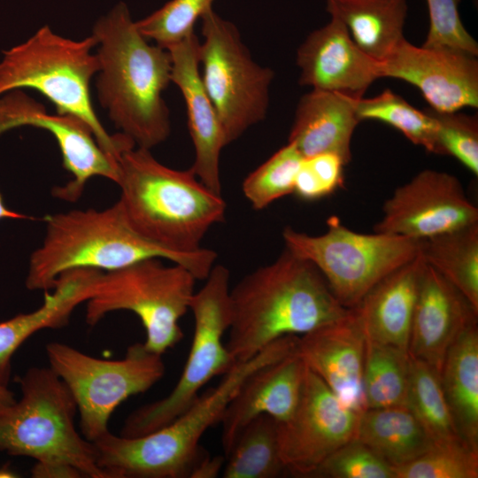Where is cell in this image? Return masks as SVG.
<instances>
[{"label": "cell", "instance_id": "obj_1", "mask_svg": "<svg viewBox=\"0 0 478 478\" xmlns=\"http://www.w3.org/2000/svg\"><path fill=\"white\" fill-rule=\"evenodd\" d=\"M229 299L226 346L235 363L253 358L277 339L301 336L350 311L312 262L286 248L230 289Z\"/></svg>", "mask_w": 478, "mask_h": 478}, {"label": "cell", "instance_id": "obj_2", "mask_svg": "<svg viewBox=\"0 0 478 478\" xmlns=\"http://www.w3.org/2000/svg\"><path fill=\"white\" fill-rule=\"evenodd\" d=\"M92 35L97 42L100 104L135 146L151 150L171 133L169 111L162 97L172 82L170 52L149 42L123 2L96 20Z\"/></svg>", "mask_w": 478, "mask_h": 478}, {"label": "cell", "instance_id": "obj_3", "mask_svg": "<svg viewBox=\"0 0 478 478\" xmlns=\"http://www.w3.org/2000/svg\"><path fill=\"white\" fill-rule=\"evenodd\" d=\"M297 336L286 335L253 358L235 363L215 387L199 395L169 424L149 434L126 437L110 431L92 442L96 461L106 478H191L209 454L199 443L223 413L245 378L257 368L297 350Z\"/></svg>", "mask_w": 478, "mask_h": 478}, {"label": "cell", "instance_id": "obj_4", "mask_svg": "<svg viewBox=\"0 0 478 478\" xmlns=\"http://www.w3.org/2000/svg\"><path fill=\"white\" fill-rule=\"evenodd\" d=\"M45 220V236L29 258L26 286L30 290H50L69 270L110 272L150 258L170 260L197 280H205L218 257L204 247L193 255H181L150 242L129 225L118 201L105 209H75Z\"/></svg>", "mask_w": 478, "mask_h": 478}, {"label": "cell", "instance_id": "obj_5", "mask_svg": "<svg viewBox=\"0 0 478 478\" xmlns=\"http://www.w3.org/2000/svg\"><path fill=\"white\" fill-rule=\"evenodd\" d=\"M120 197L129 225L150 242L181 255L204 247L210 228L223 222L227 204L191 168L168 167L150 150L133 147L118 159Z\"/></svg>", "mask_w": 478, "mask_h": 478}, {"label": "cell", "instance_id": "obj_6", "mask_svg": "<svg viewBox=\"0 0 478 478\" xmlns=\"http://www.w3.org/2000/svg\"><path fill=\"white\" fill-rule=\"evenodd\" d=\"M96 43L92 35L76 41L43 26L25 42L4 52L0 96L22 88L39 91L55 104L58 114L85 121L101 149L118 160L135 144L120 132L110 135L92 106L89 84L100 67L92 52Z\"/></svg>", "mask_w": 478, "mask_h": 478}, {"label": "cell", "instance_id": "obj_7", "mask_svg": "<svg viewBox=\"0 0 478 478\" xmlns=\"http://www.w3.org/2000/svg\"><path fill=\"white\" fill-rule=\"evenodd\" d=\"M18 382L19 399L0 416V451L66 463L83 477L106 478L93 443L75 428L76 404L57 374L50 366H33Z\"/></svg>", "mask_w": 478, "mask_h": 478}, {"label": "cell", "instance_id": "obj_8", "mask_svg": "<svg viewBox=\"0 0 478 478\" xmlns=\"http://www.w3.org/2000/svg\"><path fill=\"white\" fill-rule=\"evenodd\" d=\"M146 258L102 272L86 302V322L94 326L108 313L129 311L145 330L144 346L163 355L183 338L180 320L189 311L197 279L185 267Z\"/></svg>", "mask_w": 478, "mask_h": 478}, {"label": "cell", "instance_id": "obj_9", "mask_svg": "<svg viewBox=\"0 0 478 478\" xmlns=\"http://www.w3.org/2000/svg\"><path fill=\"white\" fill-rule=\"evenodd\" d=\"M327 231L311 235L286 227L285 248L312 262L338 302L356 307L366 293L388 274L416 258L422 240L378 233L362 234L327 220Z\"/></svg>", "mask_w": 478, "mask_h": 478}, {"label": "cell", "instance_id": "obj_10", "mask_svg": "<svg viewBox=\"0 0 478 478\" xmlns=\"http://www.w3.org/2000/svg\"><path fill=\"white\" fill-rule=\"evenodd\" d=\"M229 277L225 266L214 265L204 286L195 291L189 305L193 337L177 383L166 397L132 412L120 436H140L169 424L192 405L209 381L235 365L223 343L231 321Z\"/></svg>", "mask_w": 478, "mask_h": 478}, {"label": "cell", "instance_id": "obj_11", "mask_svg": "<svg viewBox=\"0 0 478 478\" xmlns=\"http://www.w3.org/2000/svg\"><path fill=\"white\" fill-rule=\"evenodd\" d=\"M49 366L63 381L77 406L81 435L94 442L108 433L109 420L126 399L150 389L165 374L162 355L143 343L127 349L120 359H103L68 344L45 346Z\"/></svg>", "mask_w": 478, "mask_h": 478}, {"label": "cell", "instance_id": "obj_12", "mask_svg": "<svg viewBox=\"0 0 478 478\" xmlns=\"http://www.w3.org/2000/svg\"><path fill=\"white\" fill-rule=\"evenodd\" d=\"M200 19L201 79L228 145L266 117L274 73L253 60L234 23L212 8Z\"/></svg>", "mask_w": 478, "mask_h": 478}, {"label": "cell", "instance_id": "obj_13", "mask_svg": "<svg viewBox=\"0 0 478 478\" xmlns=\"http://www.w3.org/2000/svg\"><path fill=\"white\" fill-rule=\"evenodd\" d=\"M360 414L344 405L306 366L293 413L285 421L277 422L280 454L288 473L306 477L336 450L355 439Z\"/></svg>", "mask_w": 478, "mask_h": 478}, {"label": "cell", "instance_id": "obj_14", "mask_svg": "<svg viewBox=\"0 0 478 478\" xmlns=\"http://www.w3.org/2000/svg\"><path fill=\"white\" fill-rule=\"evenodd\" d=\"M374 232L424 240L478 222V209L453 174L417 173L386 200Z\"/></svg>", "mask_w": 478, "mask_h": 478}, {"label": "cell", "instance_id": "obj_15", "mask_svg": "<svg viewBox=\"0 0 478 478\" xmlns=\"http://www.w3.org/2000/svg\"><path fill=\"white\" fill-rule=\"evenodd\" d=\"M0 97V134L20 126H33L49 131L56 139L65 168L73 177L55 188V197L78 200L89 180L104 177L117 183L118 161L104 152L85 121L69 114H49L44 106L22 91L14 89Z\"/></svg>", "mask_w": 478, "mask_h": 478}, {"label": "cell", "instance_id": "obj_16", "mask_svg": "<svg viewBox=\"0 0 478 478\" xmlns=\"http://www.w3.org/2000/svg\"><path fill=\"white\" fill-rule=\"evenodd\" d=\"M379 72L381 78L402 80L418 88L436 112L478 106V61L468 53L415 46L404 38L379 62Z\"/></svg>", "mask_w": 478, "mask_h": 478}, {"label": "cell", "instance_id": "obj_17", "mask_svg": "<svg viewBox=\"0 0 478 478\" xmlns=\"http://www.w3.org/2000/svg\"><path fill=\"white\" fill-rule=\"evenodd\" d=\"M296 62L301 85L352 99L363 97L370 85L381 78L379 62L365 54L345 26L333 17L308 35L297 50Z\"/></svg>", "mask_w": 478, "mask_h": 478}, {"label": "cell", "instance_id": "obj_18", "mask_svg": "<svg viewBox=\"0 0 478 478\" xmlns=\"http://www.w3.org/2000/svg\"><path fill=\"white\" fill-rule=\"evenodd\" d=\"M366 337L350 309L344 316L297 337V353L340 400L358 413L366 410L363 367Z\"/></svg>", "mask_w": 478, "mask_h": 478}, {"label": "cell", "instance_id": "obj_19", "mask_svg": "<svg viewBox=\"0 0 478 478\" xmlns=\"http://www.w3.org/2000/svg\"><path fill=\"white\" fill-rule=\"evenodd\" d=\"M195 32L167 49L172 58V82L186 104L188 126L195 150L191 169L212 191L221 195L220 154L227 142L218 113L203 85Z\"/></svg>", "mask_w": 478, "mask_h": 478}, {"label": "cell", "instance_id": "obj_20", "mask_svg": "<svg viewBox=\"0 0 478 478\" xmlns=\"http://www.w3.org/2000/svg\"><path fill=\"white\" fill-rule=\"evenodd\" d=\"M477 314L458 289L425 263L413 311L409 355L440 374L451 344L466 326L477 320Z\"/></svg>", "mask_w": 478, "mask_h": 478}, {"label": "cell", "instance_id": "obj_21", "mask_svg": "<svg viewBox=\"0 0 478 478\" xmlns=\"http://www.w3.org/2000/svg\"><path fill=\"white\" fill-rule=\"evenodd\" d=\"M306 366L297 351L250 374L225 409L220 420L225 456L241 430L266 414L277 422L293 413L301 394Z\"/></svg>", "mask_w": 478, "mask_h": 478}, {"label": "cell", "instance_id": "obj_22", "mask_svg": "<svg viewBox=\"0 0 478 478\" xmlns=\"http://www.w3.org/2000/svg\"><path fill=\"white\" fill-rule=\"evenodd\" d=\"M424 264L420 252L412 260L381 280L354 307L366 339L408 351Z\"/></svg>", "mask_w": 478, "mask_h": 478}, {"label": "cell", "instance_id": "obj_23", "mask_svg": "<svg viewBox=\"0 0 478 478\" xmlns=\"http://www.w3.org/2000/svg\"><path fill=\"white\" fill-rule=\"evenodd\" d=\"M356 100L320 89L303 95L296 108L288 142L304 158L331 152L347 165L351 159V138L360 122L355 112Z\"/></svg>", "mask_w": 478, "mask_h": 478}, {"label": "cell", "instance_id": "obj_24", "mask_svg": "<svg viewBox=\"0 0 478 478\" xmlns=\"http://www.w3.org/2000/svg\"><path fill=\"white\" fill-rule=\"evenodd\" d=\"M103 271L78 268L63 273L50 290L43 291V302L36 310L0 322V381L8 384L12 358L20 345L44 328L68 324L74 309L91 297Z\"/></svg>", "mask_w": 478, "mask_h": 478}, {"label": "cell", "instance_id": "obj_25", "mask_svg": "<svg viewBox=\"0 0 478 478\" xmlns=\"http://www.w3.org/2000/svg\"><path fill=\"white\" fill-rule=\"evenodd\" d=\"M326 11L347 28L355 44L381 62L405 38L406 0H325Z\"/></svg>", "mask_w": 478, "mask_h": 478}, {"label": "cell", "instance_id": "obj_26", "mask_svg": "<svg viewBox=\"0 0 478 478\" xmlns=\"http://www.w3.org/2000/svg\"><path fill=\"white\" fill-rule=\"evenodd\" d=\"M440 377L461 438L478 451L477 320L466 326L451 344Z\"/></svg>", "mask_w": 478, "mask_h": 478}, {"label": "cell", "instance_id": "obj_27", "mask_svg": "<svg viewBox=\"0 0 478 478\" xmlns=\"http://www.w3.org/2000/svg\"><path fill=\"white\" fill-rule=\"evenodd\" d=\"M355 439L392 467L415 459L436 444L407 405L365 410Z\"/></svg>", "mask_w": 478, "mask_h": 478}, {"label": "cell", "instance_id": "obj_28", "mask_svg": "<svg viewBox=\"0 0 478 478\" xmlns=\"http://www.w3.org/2000/svg\"><path fill=\"white\" fill-rule=\"evenodd\" d=\"M420 254L478 312V222L422 240Z\"/></svg>", "mask_w": 478, "mask_h": 478}, {"label": "cell", "instance_id": "obj_29", "mask_svg": "<svg viewBox=\"0 0 478 478\" xmlns=\"http://www.w3.org/2000/svg\"><path fill=\"white\" fill-rule=\"evenodd\" d=\"M225 457L224 478H275L288 473L280 454L277 421L266 414L241 430Z\"/></svg>", "mask_w": 478, "mask_h": 478}, {"label": "cell", "instance_id": "obj_30", "mask_svg": "<svg viewBox=\"0 0 478 478\" xmlns=\"http://www.w3.org/2000/svg\"><path fill=\"white\" fill-rule=\"evenodd\" d=\"M409 376L407 351L366 339L362 378L366 410L406 405Z\"/></svg>", "mask_w": 478, "mask_h": 478}, {"label": "cell", "instance_id": "obj_31", "mask_svg": "<svg viewBox=\"0 0 478 478\" xmlns=\"http://www.w3.org/2000/svg\"><path fill=\"white\" fill-rule=\"evenodd\" d=\"M406 405L436 443L464 442L446 400L440 374L411 356Z\"/></svg>", "mask_w": 478, "mask_h": 478}, {"label": "cell", "instance_id": "obj_32", "mask_svg": "<svg viewBox=\"0 0 478 478\" xmlns=\"http://www.w3.org/2000/svg\"><path fill=\"white\" fill-rule=\"evenodd\" d=\"M355 112L359 121L384 122L400 131L413 144L428 152L443 155L437 122L429 110L416 109L389 89L374 97L357 99Z\"/></svg>", "mask_w": 478, "mask_h": 478}, {"label": "cell", "instance_id": "obj_33", "mask_svg": "<svg viewBox=\"0 0 478 478\" xmlns=\"http://www.w3.org/2000/svg\"><path fill=\"white\" fill-rule=\"evenodd\" d=\"M304 156L291 143L275 151L252 171L243 182L245 198L256 211L292 194L297 173Z\"/></svg>", "mask_w": 478, "mask_h": 478}, {"label": "cell", "instance_id": "obj_34", "mask_svg": "<svg viewBox=\"0 0 478 478\" xmlns=\"http://www.w3.org/2000/svg\"><path fill=\"white\" fill-rule=\"evenodd\" d=\"M392 468L395 478H477L478 451L464 442L436 443L415 459Z\"/></svg>", "mask_w": 478, "mask_h": 478}, {"label": "cell", "instance_id": "obj_35", "mask_svg": "<svg viewBox=\"0 0 478 478\" xmlns=\"http://www.w3.org/2000/svg\"><path fill=\"white\" fill-rule=\"evenodd\" d=\"M214 0H170L149 16L135 21L139 32L157 45L168 49L194 33L198 19Z\"/></svg>", "mask_w": 478, "mask_h": 478}, {"label": "cell", "instance_id": "obj_36", "mask_svg": "<svg viewBox=\"0 0 478 478\" xmlns=\"http://www.w3.org/2000/svg\"><path fill=\"white\" fill-rule=\"evenodd\" d=\"M307 478H395L393 468L357 439L340 447Z\"/></svg>", "mask_w": 478, "mask_h": 478}, {"label": "cell", "instance_id": "obj_37", "mask_svg": "<svg viewBox=\"0 0 478 478\" xmlns=\"http://www.w3.org/2000/svg\"><path fill=\"white\" fill-rule=\"evenodd\" d=\"M429 112L438 127V138L443 155L457 158L474 175L478 174V121L476 116L459 112Z\"/></svg>", "mask_w": 478, "mask_h": 478}, {"label": "cell", "instance_id": "obj_38", "mask_svg": "<svg viewBox=\"0 0 478 478\" xmlns=\"http://www.w3.org/2000/svg\"><path fill=\"white\" fill-rule=\"evenodd\" d=\"M429 29L422 46L449 48L478 55V44L465 28L459 13V0H426Z\"/></svg>", "mask_w": 478, "mask_h": 478}, {"label": "cell", "instance_id": "obj_39", "mask_svg": "<svg viewBox=\"0 0 478 478\" xmlns=\"http://www.w3.org/2000/svg\"><path fill=\"white\" fill-rule=\"evenodd\" d=\"M344 166L343 160L331 152L304 158L296 176L293 193L306 201L332 194L343 183Z\"/></svg>", "mask_w": 478, "mask_h": 478}, {"label": "cell", "instance_id": "obj_40", "mask_svg": "<svg viewBox=\"0 0 478 478\" xmlns=\"http://www.w3.org/2000/svg\"><path fill=\"white\" fill-rule=\"evenodd\" d=\"M35 478H78L82 474L74 466L61 462H38L31 469Z\"/></svg>", "mask_w": 478, "mask_h": 478}, {"label": "cell", "instance_id": "obj_41", "mask_svg": "<svg viewBox=\"0 0 478 478\" xmlns=\"http://www.w3.org/2000/svg\"><path fill=\"white\" fill-rule=\"evenodd\" d=\"M225 459L221 456L211 457L209 454L198 464L191 478H214L221 474Z\"/></svg>", "mask_w": 478, "mask_h": 478}, {"label": "cell", "instance_id": "obj_42", "mask_svg": "<svg viewBox=\"0 0 478 478\" xmlns=\"http://www.w3.org/2000/svg\"><path fill=\"white\" fill-rule=\"evenodd\" d=\"M16 401L14 393L8 388V384L0 381V416L5 412Z\"/></svg>", "mask_w": 478, "mask_h": 478}, {"label": "cell", "instance_id": "obj_43", "mask_svg": "<svg viewBox=\"0 0 478 478\" xmlns=\"http://www.w3.org/2000/svg\"><path fill=\"white\" fill-rule=\"evenodd\" d=\"M3 219L23 220L27 219V217L24 214L19 213L6 207L3 199V196L0 192V220Z\"/></svg>", "mask_w": 478, "mask_h": 478}, {"label": "cell", "instance_id": "obj_44", "mask_svg": "<svg viewBox=\"0 0 478 478\" xmlns=\"http://www.w3.org/2000/svg\"><path fill=\"white\" fill-rule=\"evenodd\" d=\"M16 474L9 467L0 468V477H16Z\"/></svg>", "mask_w": 478, "mask_h": 478}]
</instances>
